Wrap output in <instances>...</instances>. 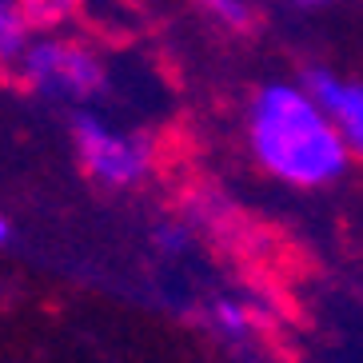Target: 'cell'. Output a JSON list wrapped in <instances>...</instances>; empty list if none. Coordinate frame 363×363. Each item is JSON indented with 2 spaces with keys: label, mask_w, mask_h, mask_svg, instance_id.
I'll return each instance as SVG.
<instances>
[{
  "label": "cell",
  "mask_w": 363,
  "mask_h": 363,
  "mask_svg": "<svg viewBox=\"0 0 363 363\" xmlns=\"http://www.w3.org/2000/svg\"><path fill=\"white\" fill-rule=\"evenodd\" d=\"M208 323H212V331L224 343L240 347V343L256 340V331L264 328V315H259V308L252 303V299L220 296V299H212V308H208Z\"/></svg>",
  "instance_id": "5"
},
{
  "label": "cell",
  "mask_w": 363,
  "mask_h": 363,
  "mask_svg": "<svg viewBox=\"0 0 363 363\" xmlns=\"http://www.w3.org/2000/svg\"><path fill=\"white\" fill-rule=\"evenodd\" d=\"M200 4L212 12L216 21L232 24V28H247L252 24V4L247 0H200Z\"/></svg>",
  "instance_id": "8"
},
{
  "label": "cell",
  "mask_w": 363,
  "mask_h": 363,
  "mask_svg": "<svg viewBox=\"0 0 363 363\" xmlns=\"http://www.w3.org/2000/svg\"><path fill=\"white\" fill-rule=\"evenodd\" d=\"M156 247H164L168 256H180V252L192 247V232L184 224H160L156 228Z\"/></svg>",
  "instance_id": "9"
},
{
  "label": "cell",
  "mask_w": 363,
  "mask_h": 363,
  "mask_svg": "<svg viewBox=\"0 0 363 363\" xmlns=\"http://www.w3.org/2000/svg\"><path fill=\"white\" fill-rule=\"evenodd\" d=\"M21 9L33 28H56L72 16L76 0H21Z\"/></svg>",
  "instance_id": "7"
},
{
  "label": "cell",
  "mask_w": 363,
  "mask_h": 363,
  "mask_svg": "<svg viewBox=\"0 0 363 363\" xmlns=\"http://www.w3.org/2000/svg\"><path fill=\"white\" fill-rule=\"evenodd\" d=\"M291 4L303 12H320V9H331V4H343V0H291Z\"/></svg>",
  "instance_id": "10"
},
{
  "label": "cell",
  "mask_w": 363,
  "mask_h": 363,
  "mask_svg": "<svg viewBox=\"0 0 363 363\" xmlns=\"http://www.w3.org/2000/svg\"><path fill=\"white\" fill-rule=\"evenodd\" d=\"M303 88L320 100V108L328 112V120L340 128L343 144L352 148L355 160H363V80L359 76H343L335 68L311 65L303 68Z\"/></svg>",
  "instance_id": "4"
},
{
  "label": "cell",
  "mask_w": 363,
  "mask_h": 363,
  "mask_svg": "<svg viewBox=\"0 0 363 363\" xmlns=\"http://www.w3.org/2000/svg\"><path fill=\"white\" fill-rule=\"evenodd\" d=\"M16 80L28 92L48 100H92L104 92L108 84V65L100 52L84 40H65V36H40L28 40L21 65H16Z\"/></svg>",
  "instance_id": "2"
},
{
  "label": "cell",
  "mask_w": 363,
  "mask_h": 363,
  "mask_svg": "<svg viewBox=\"0 0 363 363\" xmlns=\"http://www.w3.org/2000/svg\"><path fill=\"white\" fill-rule=\"evenodd\" d=\"M247 152L252 160L296 192H320L340 184L352 168V148L328 120L303 80H267L247 100Z\"/></svg>",
  "instance_id": "1"
},
{
  "label": "cell",
  "mask_w": 363,
  "mask_h": 363,
  "mask_svg": "<svg viewBox=\"0 0 363 363\" xmlns=\"http://www.w3.org/2000/svg\"><path fill=\"white\" fill-rule=\"evenodd\" d=\"M9 235H12V228H9V220H4V216H0V247L9 244Z\"/></svg>",
  "instance_id": "11"
},
{
  "label": "cell",
  "mask_w": 363,
  "mask_h": 363,
  "mask_svg": "<svg viewBox=\"0 0 363 363\" xmlns=\"http://www.w3.org/2000/svg\"><path fill=\"white\" fill-rule=\"evenodd\" d=\"M28 40H33V24L24 16L21 0H0V76L16 72Z\"/></svg>",
  "instance_id": "6"
},
{
  "label": "cell",
  "mask_w": 363,
  "mask_h": 363,
  "mask_svg": "<svg viewBox=\"0 0 363 363\" xmlns=\"http://www.w3.org/2000/svg\"><path fill=\"white\" fill-rule=\"evenodd\" d=\"M72 144L88 176L104 188H116V192L140 188L156 164V148L144 132H120L92 112L72 116Z\"/></svg>",
  "instance_id": "3"
}]
</instances>
